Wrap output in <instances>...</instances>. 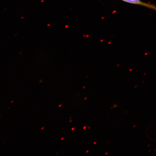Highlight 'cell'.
<instances>
[{
  "instance_id": "1",
  "label": "cell",
  "mask_w": 156,
  "mask_h": 156,
  "mask_svg": "<svg viewBox=\"0 0 156 156\" xmlns=\"http://www.w3.org/2000/svg\"><path fill=\"white\" fill-rule=\"evenodd\" d=\"M122 1L128 3L133 4L141 5L142 6L153 9V10L156 11V5L151 4L144 2L141 0H122Z\"/></svg>"
},
{
  "instance_id": "2",
  "label": "cell",
  "mask_w": 156,
  "mask_h": 156,
  "mask_svg": "<svg viewBox=\"0 0 156 156\" xmlns=\"http://www.w3.org/2000/svg\"><path fill=\"white\" fill-rule=\"evenodd\" d=\"M44 127H43L42 128H41V129L42 130V129H44Z\"/></svg>"
},
{
  "instance_id": "3",
  "label": "cell",
  "mask_w": 156,
  "mask_h": 156,
  "mask_svg": "<svg viewBox=\"0 0 156 156\" xmlns=\"http://www.w3.org/2000/svg\"><path fill=\"white\" fill-rule=\"evenodd\" d=\"M64 139V138H62V140H63Z\"/></svg>"
},
{
  "instance_id": "4",
  "label": "cell",
  "mask_w": 156,
  "mask_h": 156,
  "mask_svg": "<svg viewBox=\"0 0 156 156\" xmlns=\"http://www.w3.org/2000/svg\"><path fill=\"white\" fill-rule=\"evenodd\" d=\"M13 102V101H12V102H11V103H12Z\"/></svg>"
}]
</instances>
